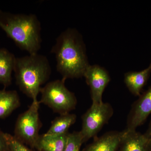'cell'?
<instances>
[{
    "instance_id": "obj_1",
    "label": "cell",
    "mask_w": 151,
    "mask_h": 151,
    "mask_svg": "<svg viewBox=\"0 0 151 151\" xmlns=\"http://www.w3.org/2000/svg\"><path fill=\"white\" fill-rule=\"evenodd\" d=\"M51 52L55 55L57 70L64 80L84 77L90 65L83 37L75 29L68 28L61 32Z\"/></svg>"
},
{
    "instance_id": "obj_2",
    "label": "cell",
    "mask_w": 151,
    "mask_h": 151,
    "mask_svg": "<svg viewBox=\"0 0 151 151\" xmlns=\"http://www.w3.org/2000/svg\"><path fill=\"white\" fill-rule=\"evenodd\" d=\"M0 27L19 48L29 54L41 46L40 22L34 14H12L0 10Z\"/></svg>"
},
{
    "instance_id": "obj_3",
    "label": "cell",
    "mask_w": 151,
    "mask_h": 151,
    "mask_svg": "<svg viewBox=\"0 0 151 151\" xmlns=\"http://www.w3.org/2000/svg\"><path fill=\"white\" fill-rule=\"evenodd\" d=\"M14 71L20 89L36 101L42 85L50 77L51 68L47 57L37 53L16 58Z\"/></svg>"
},
{
    "instance_id": "obj_4",
    "label": "cell",
    "mask_w": 151,
    "mask_h": 151,
    "mask_svg": "<svg viewBox=\"0 0 151 151\" xmlns=\"http://www.w3.org/2000/svg\"><path fill=\"white\" fill-rule=\"evenodd\" d=\"M65 80H56L49 82L42 87L40 103H43L60 115L69 113L74 110L77 99L74 93L66 88Z\"/></svg>"
},
{
    "instance_id": "obj_5",
    "label": "cell",
    "mask_w": 151,
    "mask_h": 151,
    "mask_svg": "<svg viewBox=\"0 0 151 151\" xmlns=\"http://www.w3.org/2000/svg\"><path fill=\"white\" fill-rule=\"evenodd\" d=\"M40 103L33 101L27 111L19 116L15 127V137L23 144L36 149L40 136V120L39 109Z\"/></svg>"
},
{
    "instance_id": "obj_6",
    "label": "cell",
    "mask_w": 151,
    "mask_h": 151,
    "mask_svg": "<svg viewBox=\"0 0 151 151\" xmlns=\"http://www.w3.org/2000/svg\"><path fill=\"white\" fill-rule=\"evenodd\" d=\"M113 109L109 103L92 104L82 116L81 132L84 143L95 137L113 114Z\"/></svg>"
},
{
    "instance_id": "obj_7",
    "label": "cell",
    "mask_w": 151,
    "mask_h": 151,
    "mask_svg": "<svg viewBox=\"0 0 151 151\" xmlns=\"http://www.w3.org/2000/svg\"><path fill=\"white\" fill-rule=\"evenodd\" d=\"M84 77L90 88L92 104L103 103V92L111 81L108 71L99 65H89L84 73Z\"/></svg>"
},
{
    "instance_id": "obj_8",
    "label": "cell",
    "mask_w": 151,
    "mask_h": 151,
    "mask_svg": "<svg viewBox=\"0 0 151 151\" xmlns=\"http://www.w3.org/2000/svg\"><path fill=\"white\" fill-rule=\"evenodd\" d=\"M132 105L127 119V131L136 129L145 122L151 113V85L148 89L139 96Z\"/></svg>"
},
{
    "instance_id": "obj_9",
    "label": "cell",
    "mask_w": 151,
    "mask_h": 151,
    "mask_svg": "<svg viewBox=\"0 0 151 151\" xmlns=\"http://www.w3.org/2000/svg\"><path fill=\"white\" fill-rule=\"evenodd\" d=\"M124 134V131L106 133L96 138L83 151H118Z\"/></svg>"
},
{
    "instance_id": "obj_10",
    "label": "cell",
    "mask_w": 151,
    "mask_h": 151,
    "mask_svg": "<svg viewBox=\"0 0 151 151\" xmlns=\"http://www.w3.org/2000/svg\"><path fill=\"white\" fill-rule=\"evenodd\" d=\"M118 151H149V139L136 131L125 130Z\"/></svg>"
},
{
    "instance_id": "obj_11",
    "label": "cell",
    "mask_w": 151,
    "mask_h": 151,
    "mask_svg": "<svg viewBox=\"0 0 151 151\" xmlns=\"http://www.w3.org/2000/svg\"><path fill=\"white\" fill-rule=\"evenodd\" d=\"M151 73V63L145 69L140 71H130L124 75V83L131 93L136 96L141 95Z\"/></svg>"
},
{
    "instance_id": "obj_12",
    "label": "cell",
    "mask_w": 151,
    "mask_h": 151,
    "mask_svg": "<svg viewBox=\"0 0 151 151\" xmlns=\"http://www.w3.org/2000/svg\"><path fill=\"white\" fill-rule=\"evenodd\" d=\"M16 58L6 49L0 48V84L7 87L12 84Z\"/></svg>"
},
{
    "instance_id": "obj_13",
    "label": "cell",
    "mask_w": 151,
    "mask_h": 151,
    "mask_svg": "<svg viewBox=\"0 0 151 151\" xmlns=\"http://www.w3.org/2000/svg\"><path fill=\"white\" fill-rule=\"evenodd\" d=\"M20 105L17 91L0 90V119H5Z\"/></svg>"
},
{
    "instance_id": "obj_14",
    "label": "cell",
    "mask_w": 151,
    "mask_h": 151,
    "mask_svg": "<svg viewBox=\"0 0 151 151\" xmlns=\"http://www.w3.org/2000/svg\"><path fill=\"white\" fill-rule=\"evenodd\" d=\"M68 133L55 136L45 134L41 135L36 149L38 151H63Z\"/></svg>"
},
{
    "instance_id": "obj_15",
    "label": "cell",
    "mask_w": 151,
    "mask_h": 151,
    "mask_svg": "<svg viewBox=\"0 0 151 151\" xmlns=\"http://www.w3.org/2000/svg\"><path fill=\"white\" fill-rule=\"evenodd\" d=\"M76 116L75 114H67L60 115L52 122L51 126L45 134L61 135L68 133V129L75 123Z\"/></svg>"
},
{
    "instance_id": "obj_16",
    "label": "cell",
    "mask_w": 151,
    "mask_h": 151,
    "mask_svg": "<svg viewBox=\"0 0 151 151\" xmlns=\"http://www.w3.org/2000/svg\"><path fill=\"white\" fill-rule=\"evenodd\" d=\"M83 143V138L80 131L68 133L63 151H80Z\"/></svg>"
},
{
    "instance_id": "obj_17",
    "label": "cell",
    "mask_w": 151,
    "mask_h": 151,
    "mask_svg": "<svg viewBox=\"0 0 151 151\" xmlns=\"http://www.w3.org/2000/svg\"><path fill=\"white\" fill-rule=\"evenodd\" d=\"M9 151H35L19 141L14 136L5 133Z\"/></svg>"
},
{
    "instance_id": "obj_18",
    "label": "cell",
    "mask_w": 151,
    "mask_h": 151,
    "mask_svg": "<svg viewBox=\"0 0 151 151\" xmlns=\"http://www.w3.org/2000/svg\"><path fill=\"white\" fill-rule=\"evenodd\" d=\"M8 151L7 143L5 137V133L0 130V151Z\"/></svg>"
},
{
    "instance_id": "obj_19",
    "label": "cell",
    "mask_w": 151,
    "mask_h": 151,
    "mask_svg": "<svg viewBox=\"0 0 151 151\" xmlns=\"http://www.w3.org/2000/svg\"><path fill=\"white\" fill-rule=\"evenodd\" d=\"M144 134L147 139H150L151 138V121L150 122L148 128Z\"/></svg>"
},
{
    "instance_id": "obj_20",
    "label": "cell",
    "mask_w": 151,
    "mask_h": 151,
    "mask_svg": "<svg viewBox=\"0 0 151 151\" xmlns=\"http://www.w3.org/2000/svg\"><path fill=\"white\" fill-rule=\"evenodd\" d=\"M149 151H151V138L149 139Z\"/></svg>"
},
{
    "instance_id": "obj_21",
    "label": "cell",
    "mask_w": 151,
    "mask_h": 151,
    "mask_svg": "<svg viewBox=\"0 0 151 151\" xmlns=\"http://www.w3.org/2000/svg\"><path fill=\"white\" fill-rule=\"evenodd\" d=\"M9 151V150H8V151Z\"/></svg>"
}]
</instances>
